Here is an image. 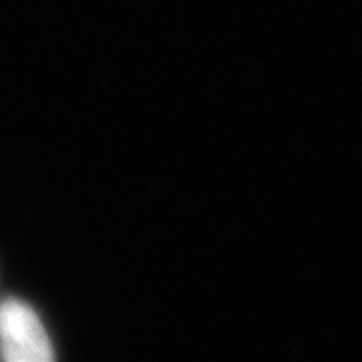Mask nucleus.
Segmentation results:
<instances>
[{
	"label": "nucleus",
	"instance_id": "f257e3e1",
	"mask_svg": "<svg viewBox=\"0 0 362 362\" xmlns=\"http://www.w3.org/2000/svg\"><path fill=\"white\" fill-rule=\"evenodd\" d=\"M0 358L6 362H49L51 338L39 314L18 298L0 300Z\"/></svg>",
	"mask_w": 362,
	"mask_h": 362
}]
</instances>
